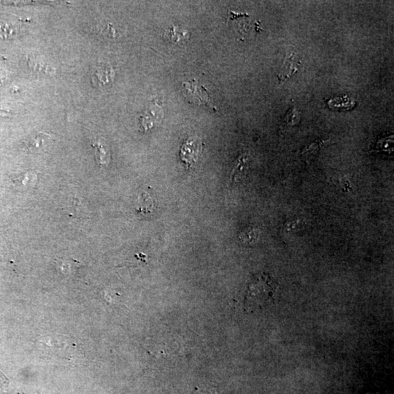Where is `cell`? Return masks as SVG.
<instances>
[{"label":"cell","instance_id":"277c9868","mask_svg":"<svg viewBox=\"0 0 394 394\" xmlns=\"http://www.w3.org/2000/svg\"><path fill=\"white\" fill-rule=\"evenodd\" d=\"M293 59H294V56L291 54L283 62L281 71L280 72V74H279L278 76L280 81H285L287 78L291 77L293 74H295L298 71L299 62H295Z\"/></svg>","mask_w":394,"mask_h":394},{"label":"cell","instance_id":"5b68a950","mask_svg":"<svg viewBox=\"0 0 394 394\" xmlns=\"http://www.w3.org/2000/svg\"><path fill=\"white\" fill-rule=\"evenodd\" d=\"M111 75V68L107 65L102 64L96 69L93 78L97 81V84H107L109 83Z\"/></svg>","mask_w":394,"mask_h":394},{"label":"cell","instance_id":"3957f363","mask_svg":"<svg viewBox=\"0 0 394 394\" xmlns=\"http://www.w3.org/2000/svg\"><path fill=\"white\" fill-rule=\"evenodd\" d=\"M248 168V158L246 154H241L234 162V167L231 172V184L240 182L245 176Z\"/></svg>","mask_w":394,"mask_h":394},{"label":"cell","instance_id":"6da1fadb","mask_svg":"<svg viewBox=\"0 0 394 394\" xmlns=\"http://www.w3.org/2000/svg\"><path fill=\"white\" fill-rule=\"evenodd\" d=\"M276 293L277 286L272 279H258L249 288L245 301L247 308L256 310L267 307L273 302Z\"/></svg>","mask_w":394,"mask_h":394},{"label":"cell","instance_id":"7a4b0ae2","mask_svg":"<svg viewBox=\"0 0 394 394\" xmlns=\"http://www.w3.org/2000/svg\"><path fill=\"white\" fill-rule=\"evenodd\" d=\"M202 141L198 137H190L188 139L180 150V159L186 167L191 168L197 162L199 156L202 152Z\"/></svg>","mask_w":394,"mask_h":394},{"label":"cell","instance_id":"7c38bea8","mask_svg":"<svg viewBox=\"0 0 394 394\" xmlns=\"http://www.w3.org/2000/svg\"><path fill=\"white\" fill-rule=\"evenodd\" d=\"M304 224V222H303L301 220H296V221H290V222L285 223V227L287 231H289L299 229Z\"/></svg>","mask_w":394,"mask_h":394},{"label":"cell","instance_id":"30bf717a","mask_svg":"<svg viewBox=\"0 0 394 394\" xmlns=\"http://www.w3.org/2000/svg\"><path fill=\"white\" fill-rule=\"evenodd\" d=\"M336 100L337 102H339V103H336V102L334 101L333 100H329L328 103V106L331 107V108H334V109H336V108H338V109H342V108H352V107L354 106L355 103L354 102H352L351 100H350L349 98H336Z\"/></svg>","mask_w":394,"mask_h":394},{"label":"cell","instance_id":"9c48e42d","mask_svg":"<svg viewBox=\"0 0 394 394\" xmlns=\"http://www.w3.org/2000/svg\"><path fill=\"white\" fill-rule=\"evenodd\" d=\"M301 116L299 112L295 108H291L286 113L284 118L283 126L285 128L297 125L300 122Z\"/></svg>","mask_w":394,"mask_h":394},{"label":"cell","instance_id":"8992f818","mask_svg":"<svg viewBox=\"0 0 394 394\" xmlns=\"http://www.w3.org/2000/svg\"><path fill=\"white\" fill-rule=\"evenodd\" d=\"M323 142L322 140H317L313 142L311 144L307 145L304 147L301 151V155L306 161L310 160L316 156L318 151H320Z\"/></svg>","mask_w":394,"mask_h":394},{"label":"cell","instance_id":"8fae6325","mask_svg":"<svg viewBox=\"0 0 394 394\" xmlns=\"http://www.w3.org/2000/svg\"><path fill=\"white\" fill-rule=\"evenodd\" d=\"M258 234L257 231L253 229H248L240 234V239L245 242H255L257 240Z\"/></svg>","mask_w":394,"mask_h":394},{"label":"cell","instance_id":"52a82bcc","mask_svg":"<svg viewBox=\"0 0 394 394\" xmlns=\"http://www.w3.org/2000/svg\"><path fill=\"white\" fill-rule=\"evenodd\" d=\"M92 147L95 151L96 161L100 165L105 166L109 163V155L101 143L97 142L95 144L92 145Z\"/></svg>","mask_w":394,"mask_h":394},{"label":"cell","instance_id":"ba28073f","mask_svg":"<svg viewBox=\"0 0 394 394\" xmlns=\"http://www.w3.org/2000/svg\"><path fill=\"white\" fill-rule=\"evenodd\" d=\"M49 138L50 137L46 134H39L36 136L32 137V139L27 142V146L29 149L32 150V151H38L45 146V143H48Z\"/></svg>","mask_w":394,"mask_h":394}]
</instances>
